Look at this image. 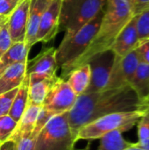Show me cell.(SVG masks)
Returning a JSON list of instances; mask_svg holds the SVG:
<instances>
[{
    "instance_id": "cell-1",
    "label": "cell",
    "mask_w": 149,
    "mask_h": 150,
    "mask_svg": "<svg viewBox=\"0 0 149 150\" xmlns=\"http://www.w3.org/2000/svg\"><path fill=\"white\" fill-rule=\"evenodd\" d=\"M146 105L130 85L82 94L68 112V124L76 140L81 127L100 117L114 112L135 111Z\"/></svg>"
},
{
    "instance_id": "cell-2",
    "label": "cell",
    "mask_w": 149,
    "mask_h": 150,
    "mask_svg": "<svg viewBox=\"0 0 149 150\" xmlns=\"http://www.w3.org/2000/svg\"><path fill=\"white\" fill-rule=\"evenodd\" d=\"M134 15L133 0H107L98 31L73 69L87 64L97 54L111 50L119 33Z\"/></svg>"
},
{
    "instance_id": "cell-3",
    "label": "cell",
    "mask_w": 149,
    "mask_h": 150,
    "mask_svg": "<svg viewBox=\"0 0 149 150\" xmlns=\"http://www.w3.org/2000/svg\"><path fill=\"white\" fill-rule=\"evenodd\" d=\"M105 7L88 24L69 37H63L56 48L55 57L58 69H61V78L67 79L73 70L76 62L84 54L91 40L98 31L104 16Z\"/></svg>"
},
{
    "instance_id": "cell-4",
    "label": "cell",
    "mask_w": 149,
    "mask_h": 150,
    "mask_svg": "<svg viewBox=\"0 0 149 150\" xmlns=\"http://www.w3.org/2000/svg\"><path fill=\"white\" fill-rule=\"evenodd\" d=\"M146 106L135 111L114 112L105 115L84 125L76 134V142L80 140H97L105 134L115 130L121 131L122 133L131 130L137 126L144 113Z\"/></svg>"
},
{
    "instance_id": "cell-5",
    "label": "cell",
    "mask_w": 149,
    "mask_h": 150,
    "mask_svg": "<svg viewBox=\"0 0 149 150\" xmlns=\"http://www.w3.org/2000/svg\"><path fill=\"white\" fill-rule=\"evenodd\" d=\"M107 0H62L59 33L69 37L94 18L105 6Z\"/></svg>"
},
{
    "instance_id": "cell-6",
    "label": "cell",
    "mask_w": 149,
    "mask_h": 150,
    "mask_svg": "<svg viewBox=\"0 0 149 150\" xmlns=\"http://www.w3.org/2000/svg\"><path fill=\"white\" fill-rule=\"evenodd\" d=\"M76 142L68 112H64L50 119L36 137L33 150H74Z\"/></svg>"
},
{
    "instance_id": "cell-7",
    "label": "cell",
    "mask_w": 149,
    "mask_h": 150,
    "mask_svg": "<svg viewBox=\"0 0 149 150\" xmlns=\"http://www.w3.org/2000/svg\"><path fill=\"white\" fill-rule=\"evenodd\" d=\"M77 97L68 81L58 76L51 86L42 106L55 115L68 112L75 105Z\"/></svg>"
},
{
    "instance_id": "cell-8",
    "label": "cell",
    "mask_w": 149,
    "mask_h": 150,
    "mask_svg": "<svg viewBox=\"0 0 149 150\" xmlns=\"http://www.w3.org/2000/svg\"><path fill=\"white\" fill-rule=\"evenodd\" d=\"M140 62L141 60L137 48L123 57H118L115 55L109 82L105 90L117 89L130 85Z\"/></svg>"
},
{
    "instance_id": "cell-9",
    "label": "cell",
    "mask_w": 149,
    "mask_h": 150,
    "mask_svg": "<svg viewBox=\"0 0 149 150\" xmlns=\"http://www.w3.org/2000/svg\"><path fill=\"white\" fill-rule=\"evenodd\" d=\"M114 58V53L112 50H107L97 54L88 62L90 66L91 76L90 84L83 94L98 92L106 89Z\"/></svg>"
},
{
    "instance_id": "cell-10",
    "label": "cell",
    "mask_w": 149,
    "mask_h": 150,
    "mask_svg": "<svg viewBox=\"0 0 149 150\" xmlns=\"http://www.w3.org/2000/svg\"><path fill=\"white\" fill-rule=\"evenodd\" d=\"M56 48L50 47L41 52L32 61L27 62L26 74L30 80H42L55 78L58 69L56 57Z\"/></svg>"
},
{
    "instance_id": "cell-11",
    "label": "cell",
    "mask_w": 149,
    "mask_h": 150,
    "mask_svg": "<svg viewBox=\"0 0 149 150\" xmlns=\"http://www.w3.org/2000/svg\"><path fill=\"white\" fill-rule=\"evenodd\" d=\"M62 0H52L42 15L36 34V43L51 41L59 33V20Z\"/></svg>"
},
{
    "instance_id": "cell-12",
    "label": "cell",
    "mask_w": 149,
    "mask_h": 150,
    "mask_svg": "<svg viewBox=\"0 0 149 150\" xmlns=\"http://www.w3.org/2000/svg\"><path fill=\"white\" fill-rule=\"evenodd\" d=\"M30 0H20L8 18L7 26L12 43L25 42Z\"/></svg>"
},
{
    "instance_id": "cell-13",
    "label": "cell",
    "mask_w": 149,
    "mask_h": 150,
    "mask_svg": "<svg viewBox=\"0 0 149 150\" xmlns=\"http://www.w3.org/2000/svg\"><path fill=\"white\" fill-rule=\"evenodd\" d=\"M140 43L135 24V15L117 36L111 50L118 57H123L137 48Z\"/></svg>"
},
{
    "instance_id": "cell-14",
    "label": "cell",
    "mask_w": 149,
    "mask_h": 150,
    "mask_svg": "<svg viewBox=\"0 0 149 150\" xmlns=\"http://www.w3.org/2000/svg\"><path fill=\"white\" fill-rule=\"evenodd\" d=\"M52 0H30L25 43L30 49L36 44V34L43 13Z\"/></svg>"
},
{
    "instance_id": "cell-15",
    "label": "cell",
    "mask_w": 149,
    "mask_h": 150,
    "mask_svg": "<svg viewBox=\"0 0 149 150\" xmlns=\"http://www.w3.org/2000/svg\"><path fill=\"white\" fill-rule=\"evenodd\" d=\"M27 62L16 63L0 75V95L20 86L26 76Z\"/></svg>"
},
{
    "instance_id": "cell-16",
    "label": "cell",
    "mask_w": 149,
    "mask_h": 150,
    "mask_svg": "<svg viewBox=\"0 0 149 150\" xmlns=\"http://www.w3.org/2000/svg\"><path fill=\"white\" fill-rule=\"evenodd\" d=\"M40 108L41 106H37V105L27 106L26 110L25 111L20 120H18L16 129L9 141L14 142L22 136L32 135Z\"/></svg>"
},
{
    "instance_id": "cell-17",
    "label": "cell",
    "mask_w": 149,
    "mask_h": 150,
    "mask_svg": "<svg viewBox=\"0 0 149 150\" xmlns=\"http://www.w3.org/2000/svg\"><path fill=\"white\" fill-rule=\"evenodd\" d=\"M58 76L53 79L30 80L28 91V105L42 106L44 100Z\"/></svg>"
},
{
    "instance_id": "cell-18",
    "label": "cell",
    "mask_w": 149,
    "mask_h": 150,
    "mask_svg": "<svg viewBox=\"0 0 149 150\" xmlns=\"http://www.w3.org/2000/svg\"><path fill=\"white\" fill-rule=\"evenodd\" d=\"M90 66L89 63H87L73 69L66 80L74 92L77 96H80L87 90L90 82Z\"/></svg>"
},
{
    "instance_id": "cell-19",
    "label": "cell",
    "mask_w": 149,
    "mask_h": 150,
    "mask_svg": "<svg viewBox=\"0 0 149 150\" xmlns=\"http://www.w3.org/2000/svg\"><path fill=\"white\" fill-rule=\"evenodd\" d=\"M29 50L25 42L12 43L7 52L0 58V75L16 63L27 62Z\"/></svg>"
},
{
    "instance_id": "cell-20",
    "label": "cell",
    "mask_w": 149,
    "mask_h": 150,
    "mask_svg": "<svg viewBox=\"0 0 149 150\" xmlns=\"http://www.w3.org/2000/svg\"><path fill=\"white\" fill-rule=\"evenodd\" d=\"M130 86L133 89L141 100L144 103L149 96V65L140 62L134 76L130 83ZM146 104V103H145Z\"/></svg>"
},
{
    "instance_id": "cell-21",
    "label": "cell",
    "mask_w": 149,
    "mask_h": 150,
    "mask_svg": "<svg viewBox=\"0 0 149 150\" xmlns=\"http://www.w3.org/2000/svg\"><path fill=\"white\" fill-rule=\"evenodd\" d=\"M28 91H29V76L26 74L24 81L18 89L17 94L13 99L9 116L16 122H18L21 116L28 106Z\"/></svg>"
},
{
    "instance_id": "cell-22",
    "label": "cell",
    "mask_w": 149,
    "mask_h": 150,
    "mask_svg": "<svg viewBox=\"0 0 149 150\" xmlns=\"http://www.w3.org/2000/svg\"><path fill=\"white\" fill-rule=\"evenodd\" d=\"M122 132L112 131L100 138V144L97 150H124L133 145L124 139Z\"/></svg>"
},
{
    "instance_id": "cell-23",
    "label": "cell",
    "mask_w": 149,
    "mask_h": 150,
    "mask_svg": "<svg viewBox=\"0 0 149 150\" xmlns=\"http://www.w3.org/2000/svg\"><path fill=\"white\" fill-rule=\"evenodd\" d=\"M137 127L139 141L136 144L143 149L149 150V105H147Z\"/></svg>"
},
{
    "instance_id": "cell-24",
    "label": "cell",
    "mask_w": 149,
    "mask_h": 150,
    "mask_svg": "<svg viewBox=\"0 0 149 150\" xmlns=\"http://www.w3.org/2000/svg\"><path fill=\"white\" fill-rule=\"evenodd\" d=\"M135 24L140 42L149 39V9L135 15Z\"/></svg>"
},
{
    "instance_id": "cell-25",
    "label": "cell",
    "mask_w": 149,
    "mask_h": 150,
    "mask_svg": "<svg viewBox=\"0 0 149 150\" xmlns=\"http://www.w3.org/2000/svg\"><path fill=\"white\" fill-rule=\"evenodd\" d=\"M18 122L9 115L0 118V145L9 141L13 134Z\"/></svg>"
},
{
    "instance_id": "cell-26",
    "label": "cell",
    "mask_w": 149,
    "mask_h": 150,
    "mask_svg": "<svg viewBox=\"0 0 149 150\" xmlns=\"http://www.w3.org/2000/svg\"><path fill=\"white\" fill-rule=\"evenodd\" d=\"M54 116H55V114L54 112H52L49 110H47V109L44 108L43 106H41L40 111L39 112V115L37 117V120H36L35 127H34L33 132L32 134V136L36 138L38 136V134H40V132L43 129V127L47 125V123Z\"/></svg>"
},
{
    "instance_id": "cell-27",
    "label": "cell",
    "mask_w": 149,
    "mask_h": 150,
    "mask_svg": "<svg viewBox=\"0 0 149 150\" xmlns=\"http://www.w3.org/2000/svg\"><path fill=\"white\" fill-rule=\"evenodd\" d=\"M18 88L11 90L0 95V118L9 114L13 99L17 94Z\"/></svg>"
},
{
    "instance_id": "cell-28",
    "label": "cell",
    "mask_w": 149,
    "mask_h": 150,
    "mask_svg": "<svg viewBox=\"0 0 149 150\" xmlns=\"http://www.w3.org/2000/svg\"><path fill=\"white\" fill-rule=\"evenodd\" d=\"M12 45L11 40L7 24L0 28V58L7 52V50Z\"/></svg>"
},
{
    "instance_id": "cell-29",
    "label": "cell",
    "mask_w": 149,
    "mask_h": 150,
    "mask_svg": "<svg viewBox=\"0 0 149 150\" xmlns=\"http://www.w3.org/2000/svg\"><path fill=\"white\" fill-rule=\"evenodd\" d=\"M36 138L32 135L22 136L14 141V150H33Z\"/></svg>"
},
{
    "instance_id": "cell-30",
    "label": "cell",
    "mask_w": 149,
    "mask_h": 150,
    "mask_svg": "<svg viewBox=\"0 0 149 150\" xmlns=\"http://www.w3.org/2000/svg\"><path fill=\"white\" fill-rule=\"evenodd\" d=\"M20 0H2L0 2V15L9 17Z\"/></svg>"
},
{
    "instance_id": "cell-31",
    "label": "cell",
    "mask_w": 149,
    "mask_h": 150,
    "mask_svg": "<svg viewBox=\"0 0 149 150\" xmlns=\"http://www.w3.org/2000/svg\"><path fill=\"white\" fill-rule=\"evenodd\" d=\"M137 52L141 60V62H144L149 65V39L142 40L137 47Z\"/></svg>"
},
{
    "instance_id": "cell-32",
    "label": "cell",
    "mask_w": 149,
    "mask_h": 150,
    "mask_svg": "<svg viewBox=\"0 0 149 150\" xmlns=\"http://www.w3.org/2000/svg\"><path fill=\"white\" fill-rule=\"evenodd\" d=\"M135 15L149 9V0H133Z\"/></svg>"
},
{
    "instance_id": "cell-33",
    "label": "cell",
    "mask_w": 149,
    "mask_h": 150,
    "mask_svg": "<svg viewBox=\"0 0 149 150\" xmlns=\"http://www.w3.org/2000/svg\"><path fill=\"white\" fill-rule=\"evenodd\" d=\"M0 150H14V142L12 141H7L0 145Z\"/></svg>"
},
{
    "instance_id": "cell-34",
    "label": "cell",
    "mask_w": 149,
    "mask_h": 150,
    "mask_svg": "<svg viewBox=\"0 0 149 150\" xmlns=\"http://www.w3.org/2000/svg\"><path fill=\"white\" fill-rule=\"evenodd\" d=\"M8 18H9V17L0 15V28L3 27L4 25L7 24V22H8Z\"/></svg>"
},
{
    "instance_id": "cell-35",
    "label": "cell",
    "mask_w": 149,
    "mask_h": 150,
    "mask_svg": "<svg viewBox=\"0 0 149 150\" xmlns=\"http://www.w3.org/2000/svg\"><path fill=\"white\" fill-rule=\"evenodd\" d=\"M124 150H146V149H143L140 148L136 143H133V145H132V146H130L129 148H127V149H124Z\"/></svg>"
},
{
    "instance_id": "cell-36",
    "label": "cell",
    "mask_w": 149,
    "mask_h": 150,
    "mask_svg": "<svg viewBox=\"0 0 149 150\" xmlns=\"http://www.w3.org/2000/svg\"><path fill=\"white\" fill-rule=\"evenodd\" d=\"M145 103H146V105H147V104H149V96H148V98L146 99Z\"/></svg>"
},
{
    "instance_id": "cell-37",
    "label": "cell",
    "mask_w": 149,
    "mask_h": 150,
    "mask_svg": "<svg viewBox=\"0 0 149 150\" xmlns=\"http://www.w3.org/2000/svg\"><path fill=\"white\" fill-rule=\"evenodd\" d=\"M1 1H2V0H0V2H1Z\"/></svg>"
},
{
    "instance_id": "cell-38",
    "label": "cell",
    "mask_w": 149,
    "mask_h": 150,
    "mask_svg": "<svg viewBox=\"0 0 149 150\" xmlns=\"http://www.w3.org/2000/svg\"><path fill=\"white\" fill-rule=\"evenodd\" d=\"M147 105H149V104H147Z\"/></svg>"
}]
</instances>
